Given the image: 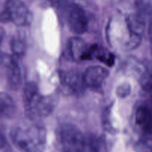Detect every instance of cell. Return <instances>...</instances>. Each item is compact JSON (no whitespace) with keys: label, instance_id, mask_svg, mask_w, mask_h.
<instances>
[{"label":"cell","instance_id":"obj_17","mask_svg":"<svg viewBox=\"0 0 152 152\" xmlns=\"http://www.w3.org/2000/svg\"><path fill=\"white\" fill-rule=\"evenodd\" d=\"M111 106L108 107L105 109V111L104 112L103 118H102V123H103V126L105 127V131L108 132L109 133H114V128L113 127L112 125L111 124Z\"/></svg>","mask_w":152,"mask_h":152},{"label":"cell","instance_id":"obj_18","mask_svg":"<svg viewBox=\"0 0 152 152\" xmlns=\"http://www.w3.org/2000/svg\"><path fill=\"white\" fill-rule=\"evenodd\" d=\"M132 92V87L129 83H123L117 87L116 94L118 97L124 99L129 96Z\"/></svg>","mask_w":152,"mask_h":152},{"label":"cell","instance_id":"obj_11","mask_svg":"<svg viewBox=\"0 0 152 152\" xmlns=\"http://www.w3.org/2000/svg\"><path fill=\"white\" fill-rule=\"evenodd\" d=\"M134 123L142 134L152 129V111L146 105H140L134 114Z\"/></svg>","mask_w":152,"mask_h":152},{"label":"cell","instance_id":"obj_5","mask_svg":"<svg viewBox=\"0 0 152 152\" xmlns=\"http://www.w3.org/2000/svg\"><path fill=\"white\" fill-rule=\"evenodd\" d=\"M65 8V21L70 31L77 35L86 33L88 28V19L83 7L71 3L66 4Z\"/></svg>","mask_w":152,"mask_h":152},{"label":"cell","instance_id":"obj_16","mask_svg":"<svg viewBox=\"0 0 152 152\" xmlns=\"http://www.w3.org/2000/svg\"><path fill=\"white\" fill-rule=\"evenodd\" d=\"M138 10L146 14L152 13V0H135Z\"/></svg>","mask_w":152,"mask_h":152},{"label":"cell","instance_id":"obj_12","mask_svg":"<svg viewBox=\"0 0 152 152\" xmlns=\"http://www.w3.org/2000/svg\"><path fill=\"white\" fill-rule=\"evenodd\" d=\"M1 114L5 118H11L16 114V105L13 99L8 94L1 92L0 95Z\"/></svg>","mask_w":152,"mask_h":152},{"label":"cell","instance_id":"obj_3","mask_svg":"<svg viewBox=\"0 0 152 152\" xmlns=\"http://www.w3.org/2000/svg\"><path fill=\"white\" fill-rule=\"evenodd\" d=\"M59 152H83L86 135L75 125L63 123L56 132Z\"/></svg>","mask_w":152,"mask_h":152},{"label":"cell","instance_id":"obj_4","mask_svg":"<svg viewBox=\"0 0 152 152\" xmlns=\"http://www.w3.org/2000/svg\"><path fill=\"white\" fill-rule=\"evenodd\" d=\"M33 20V14L22 0H7L1 13V22H13L19 27L28 26Z\"/></svg>","mask_w":152,"mask_h":152},{"label":"cell","instance_id":"obj_13","mask_svg":"<svg viewBox=\"0 0 152 152\" xmlns=\"http://www.w3.org/2000/svg\"><path fill=\"white\" fill-rule=\"evenodd\" d=\"M10 47L13 56L16 59L22 58L26 53V41L20 35H16L13 37L10 42Z\"/></svg>","mask_w":152,"mask_h":152},{"label":"cell","instance_id":"obj_15","mask_svg":"<svg viewBox=\"0 0 152 152\" xmlns=\"http://www.w3.org/2000/svg\"><path fill=\"white\" fill-rule=\"evenodd\" d=\"M83 152H99V142L92 135H86V141Z\"/></svg>","mask_w":152,"mask_h":152},{"label":"cell","instance_id":"obj_2","mask_svg":"<svg viewBox=\"0 0 152 152\" xmlns=\"http://www.w3.org/2000/svg\"><path fill=\"white\" fill-rule=\"evenodd\" d=\"M23 102L27 116L30 120L37 121L53 113L57 105V98L54 95L41 94L37 85L28 82L24 86Z\"/></svg>","mask_w":152,"mask_h":152},{"label":"cell","instance_id":"obj_6","mask_svg":"<svg viewBox=\"0 0 152 152\" xmlns=\"http://www.w3.org/2000/svg\"><path fill=\"white\" fill-rule=\"evenodd\" d=\"M1 63L4 70L7 85L12 90H18L22 84V74L18 59L11 55L2 53Z\"/></svg>","mask_w":152,"mask_h":152},{"label":"cell","instance_id":"obj_14","mask_svg":"<svg viewBox=\"0 0 152 152\" xmlns=\"http://www.w3.org/2000/svg\"><path fill=\"white\" fill-rule=\"evenodd\" d=\"M140 85L145 91L152 93V71H145L141 77Z\"/></svg>","mask_w":152,"mask_h":152},{"label":"cell","instance_id":"obj_19","mask_svg":"<svg viewBox=\"0 0 152 152\" xmlns=\"http://www.w3.org/2000/svg\"><path fill=\"white\" fill-rule=\"evenodd\" d=\"M49 5L52 7H62L66 5L68 0H45Z\"/></svg>","mask_w":152,"mask_h":152},{"label":"cell","instance_id":"obj_10","mask_svg":"<svg viewBox=\"0 0 152 152\" xmlns=\"http://www.w3.org/2000/svg\"><path fill=\"white\" fill-rule=\"evenodd\" d=\"M68 52L71 59L75 61H84L93 59V45H88L82 39L74 37L68 42Z\"/></svg>","mask_w":152,"mask_h":152},{"label":"cell","instance_id":"obj_1","mask_svg":"<svg viewBox=\"0 0 152 152\" xmlns=\"http://www.w3.org/2000/svg\"><path fill=\"white\" fill-rule=\"evenodd\" d=\"M31 120L15 126L10 133L13 145L22 152H42L47 141L45 128Z\"/></svg>","mask_w":152,"mask_h":152},{"label":"cell","instance_id":"obj_7","mask_svg":"<svg viewBox=\"0 0 152 152\" xmlns=\"http://www.w3.org/2000/svg\"><path fill=\"white\" fill-rule=\"evenodd\" d=\"M129 38L125 44V48L129 50L136 49L140 45L145 29V22L140 14H132L126 19Z\"/></svg>","mask_w":152,"mask_h":152},{"label":"cell","instance_id":"obj_8","mask_svg":"<svg viewBox=\"0 0 152 152\" xmlns=\"http://www.w3.org/2000/svg\"><path fill=\"white\" fill-rule=\"evenodd\" d=\"M108 76L109 71L104 67H88L83 73V80L86 88L96 92H101Z\"/></svg>","mask_w":152,"mask_h":152},{"label":"cell","instance_id":"obj_9","mask_svg":"<svg viewBox=\"0 0 152 152\" xmlns=\"http://www.w3.org/2000/svg\"><path fill=\"white\" fill-rule=\"evenodd\" d=\"M60 79L64 88L71 94H81L86 88L83 80V73L81 74L77 69H71L61 73Z\"/></svg>","mask_w":152,"mask_h":152},{"label":"cell","instance_id":"obj_20","mask_svg":"<svg viewBox=\"0 0 152 152\" xmlns=\"http://www.w3.org/2000/svg\"><path fill=\"white\" fill-rule=\"evenodd\" d=\"M148 36H149L150 48H151V51L152 54V22L150 23V25H149V29H148Z\"/></svg>","mask_w":152,"mask_h":152}]
</instances>
